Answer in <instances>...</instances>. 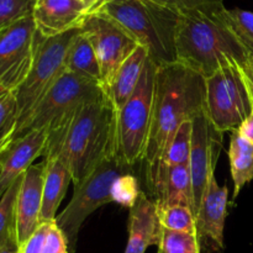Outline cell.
I'll return each mask as SVG.
<instances>
[{
  "instance_id": "obj_1",
  "label": "cell",
  "mask_w": 253,
  "mask_h": 253,
  "mask_svg": "<svg viewBox=\"0 0 253 253\" xmlns=\"http://www.w3.org/2000/svg\"><path fill=\"white\" fill-rule=\"evenodd\" d=\"M204 109V77L179 62L157 66L152 121L143 157L151 190L161 160L178 128Z\"/></svg>"
},
{
  "instance_id": "obj_2",
  "label": "cell",
  "mask_w": 253,
  "mask_h": 253,
  "mask_svg": "<svg viewBox=\"0 0 253 253\" xmlns=\"http://www.w3.org/2000/svg\"><path fill=\"white\" fill-rule=\"evenodd\" d=\"M174 44L177 62L204 78L251 56L230 27L222 2L179 11Z\"/></svg>"
},
{
  "instance_id": "obj_3",
  "label": "cell",
  "mask_w": 253,
  "mask_h": 253,
  "mask_svg": "<svg viewBox=\"0 0 253 253\" xmlns=\"http://www.w3.org/2000/svg\"><path fill=\"white\" fill-rule=\"evenodd\" d=\"M116 113L115 105L105 93L86 103L48 157H58L66 165L74 185L103 161L116 156Z\"/></svg>"
},
{
  "instance_id": "obj_4",
  "label": "cell",
  "mask_w": 253,
  "mask_h": 253,
  "mask_svg": "<svg viewBox=\"0 0 253 253\" xmlns=\"http://www.w3.org/2000/svg\"><path fill=\"white\" fill-rule=\"evenodd\" d=\"M94 11L118 22L147 49L156 66L177 62L174 40L179 11L150 0H99Z\"/></svg>"
},
{
  "instance_id": "obj_5",
  "label": "cell",
  "mask_w": 253,
  "mask_h": 253,
  "mask_svg": "<svg viewBox=\"0 0 253 253\" xmlns=\"http://www.w3.org/2000/svg\"><path fill=\"white\" fill-rule=\"evenodd\" d=\"M104 93L105 91L99 83L66 71L37 104L26 121L15 131L14 140L32 130L43 128L48 132L43 157H51L78 111Z\"/></svg>"
},
{
  "instance_id": "obj_6",
  "label": "cell",
  "mask_w": 253,
  "mask_h": 253,
  "mask_svg": "<svg viewBox=\"0 0 253 253\" xmlns=\"http://www.w3.org/2000/svg\"><path fill=\"white\" fill-rule=\"evenodd\" d=\"M157 66L147 59L136 90L116 113V157L132 167L143 161L151 121Z\"/></svg>"
},
{
  "instance_id": "obj_7",
  "label": "cell",
  "mask_w": 253,
  "mask_h": 253,
  "mask_svg": "<svg viewBox=\"0 0 253 253\" xmlns=\"http://www.w3.org/2000/svg\"><path fill=\"white\" fill-rule=\"evenodd\" d=\"M79 30L54 37H43L37 31L36 52L31 69L21 85L12 91L17 105L16 130L66 72L67 53Z\"/></svg>"
},
{
  "instance_id": "obj_8",
  "label": "cell",
  "mask_w": 253,
  "mask_h": 253,
  "mask_svg": "<svg viewBox=\"0 0 253 253\" xmlns=\"http://www.w3.org/2000/svg\"><path fill=\"white\" fill-rule=\"evenodd\" d=\"M131 168L115 156L103 161L81 183L74 185L71 202L56 217L57 225L67 237L68 246H74L79 230L89 215L103 205L113 203L110 194L113 183L120 175L130 173Z\"/></svg>"
},
{
  "instance_id": "obj_9",
  "label": "cell",
  "mask_w": 253,
  "mask_h": 253,
  "mask_svg": "<svg viewBox=\"0 0 253 253\" xmlns=\"http://www.w3.org/2000/svg\"><path fill=\"white\" fill-rule=\"evenodd\" d=\"M205 109L219 132L236 131L252 114V103L236 63L205 78Z\"/></svg>"
},
{
  "instance_id": "obj_10",
  "label": "cell",
  "mask_w": 253,
  "mask_h": 253,
  "mask_svg": "<svg viewBox=\"0 0 253 253\" xmlns=\"http://www.w3.org/2000/svg\"><path fill=\"white\" fill-rule=\"evenodd\" d=\"M93 46L101 71V86L105 90L119 67L140 44L126 30L106 15L93 11L81 26Z\"/></svg>"
},
{
  "instance_id": "obj_11",
  "label": "cell",
  "mask_w": 253,
  "mask_h": 253,
  "mask_svg": "<svg viewBox=\"0 0 253 253\" xmlns=\"http://www.w3.org/2000/svg\"><path fill=\"white\" fill-rule=\"evenodd\" d=\"M37 43L32 15L0 32V86L15 91L31 69Z\"/></svg>"
},
{
  "instance_id": "obj_12",
  "label": "cell",
  "mask_w": 253,
  "mask_h": 253,
  "mask_svg": "<svg viewBox=\"0 0 253 253\" xmlns=\"http://www.w3.org/2000/svg\"><path fill=\"white\" fill-rule=\"evenodd\" d=\"M192 150H190L189 168L193 183L195 209H199L203 194L210 177L215 174L219 148L221 146V132L210 123L207 109L200 111L192 120Z\"/></svg>"
},
{
  "instance_id": "obj_13",
  "label": "cell",
  "mask_w": 253,
  "mask_h": 253,
  "mask_svg": "<svg viewBox=\"0 0 253 253\" xmlns=\"http://www.w3.org/2000/svg\"><path fill=\"white\" fill-rule=\"evenodd\" d=\"M99 0H37L32 17L39 34L54 37L81 29Z\"/></svg>"
},
{
  "instance_id": "obj_14",
  "label": "cell",
  "mask_w": 253,
  "mask_h": 253,
  "mask_svg": "<svg viewBox=\"0 0 253 253\" xmlns=\"http://www.w3.org/2000/svg\"><path fill=\"white\" fill-rule=\"evenodd\" d=\"M46 162L32 165L22 175L16 202V232L20 246L41 225L42 190Z\"/></svg>"
},
{
  "instance_id": "obj_15",
  "label": "cell",
  "mask_w": 253,
  "mask_h": 253,
  "mask_svg": "<svg viewBox=\"0 0 253 253\" xmlns=\"http://www.w3.org/2000/svg\"><path fill=\"white\" fill-rule=\"evenodd\" d=\"M48 132L43 128L32 130L11 142L1 160L0 170V199L6 190L24 175L39 156H43Z\"/></svg>"
},
{
  "instance_id": "obj_16",
  "label": "cell",
  "mask_w": 253,
  "mask_h": 253,
  "mask_svg": "<svg viewBox=\"0 0 253 253\" xmlns=\"http://www.w3.org/2000/svg\"><path fill=\"white\" fill-rule=\"evenodd\" d=\"M229 205V188L220 187L215 174L210 177L197 212V236L210 240L216 249H224L225 220Z\"/></svg>"
},
{
  "instance_id": "obj_17",
  "label": "cell",
  "mask_w": 253,
  "mask_h": 253,
  "mask_svg": "<svg viewBox=\"0 0 253 253\" xmlns=\"http://www.w3.org/2000/svg\"><path fill=\"white\" fill-rule=\"evenodd\" d=\"M162 230L156 203L142 192L130 208L128 241L125 253H145L150 246H158Z\"/></svg>"
},
{
  "instance_id": "obj_18",
  "label": "cell",
  "mask_w": 253,
  "mask_h": 253,
  "mask_svg": "<svg viewBox=\"0 0 253 253\" xmlns=\"http://www.w3.org/2000/svg\"><path fill=\"white\" fill-rule=\"evenodd\" d=\"M148 58L150 56L147 49L142 46H138L119 67L111 83L104 90L111 99L116 110L123 108L136 90Z\"/></svg>"
},
{
  "instance_id": "obj_19",
  "label": "cell",
  "mask_w": 253,
  "mask_h": 253,
  "mask_svg": "<svg viewBox=\"0 0 253 253\" xmlns=\"http://www.w3.org/2000/svg\"><path fill=\"white\" fill-rule=\"evenodd\" d=\"M44 168L43 190H42V222L54 221L57 217V210L66 195L69 183L72 182V174L63 162L58 157L46 158Z\"/></svg>"
},
{
  "instance_id": "obj_20",
  "label": "cell",
  "mask_w": 253,
  "mask_h": 253,
  "mask_svg": "<svg viewBox=\"0 0 253 253\" xmlns=\"http://www.w3.org/2000/svg\"><path fill=\"white\" fill-rule=\"evenodd\" d=\"M155 203L158 207L184 205L190 208L197 216L189 165L175 166L168 170L162 198Z\"/></svg>"
},
{
  "instance_id": "obj_21",
  "label": "cell",
  "mask_w": 253,
  "mask_h": 253,
  "mask_svg": "<svg viewBox=\"0 0 253 253\" xmlns=\"http://www.w3.org/2000/svg\"><path fill=\"white\" fill-rule=\"evenodd\" d=\"M66 71L83 78L93 81L101 85V71L93 46L85 35L79 30L68 49L66 59Z\"/></svg>"
},
{
  "instance_id": "obj_22",
  "label": "cell",
  "mask_w": 253,
  "mask_h": 253,
  "mask_svg": "<svg viewBox=\"0 0 253 253\" xmlns=\"http://www.w3.org/2000/svg\"><path fill=\"white\" fill-rule=\"evenodd\" d=\"M230 169L234 180V200L247 183L253 180V145L232 131L229 147Z\"/></svg>"
},
{
  "instance_id": "obj_23",
  "label": "cell",
  "mask_w": 253,
  "mask_h": 253,
  "mask_svg": "<svg viewBox=\"0 0 253 253\" xmlns=\"http://www.w3.org/2000/svg\"><path fill=\"white\" fill-rule=\"evenodd\" d=\"M22 177H20L0 199V245L9 240L17 239L16 202Z\"/></svg>"
},
{
  "instance_id": "obj_24",
  "label": "cell",
  "mask_w": 253,
  "mask_h": 253,
  "mask_svg": "<svg viewBox=\"0 0 253 253\" xmlns=\"http://www.w3.org/2000/svg\"><path fill=\"white\" fill-rule=\"evenodd\" d=\"M157 207L161 225L172 231L197 234V217L190 208L184 205Z\"/></svg>"
},
{
  "instance_id": "obj_25",
  "label": "cell",
  "mask_w": 253,
  "mask_h": 253,
  "mask_svg": "<svg viewBox=\"0 0 253 253\" xmlns=\"http://www.w3.org/2000/svg\"><path fill=\"white\" fill-rule=\"evenodd\" d=\"M158 253H200L197 234L172 231L163 227Z\"/></svg>"
},
{
  "instance_id": "obj_26",
  "label": "cell",
  "mask_w": 253,
  "mask_h": 253,
  "mask_svg": "<svg viewBox=\"0 0 253 253\" xmlns=\"http://www.w3.org/2000/svg\"><path fill=\"white\" fill-rule=\"evenodd\" d=\"M226 19L239 41L253 54V12L240 7L226 9Z\"/></svg>"
},
{
  "instance_id": "obj_27",
  "label": "cell",
  "mask_w": 253,
  "mask_h": 253,
  "mask_svg": "<svg viewBox=\"0 0 253 253\" xmlns=\"http://www.w3.org/2000/svg\"><path fill=\"white\" fill-rule=\"evenodd\" d=\"M141 193L142 192L138 185L137 178L133 177L132 173L130 172L116 178L111 187L110 194L113 202L130 209L135 204Z\"/></svg>"
},
{
  "instance_id": "obj_28",
  "label": "cell",
  "mask_w": 253,
  "mask_h": 253,
  "mask_svg": "<svg viewBox=\"0 0 253 253\" xmlns=\"http://www.w3.org/2000/svg\"><path fill=\"white\" fill-rule=\"evenodd\" d=\"M34 0H0V32L32 15Z\"/></svg>"
},
{
  "instance_id": "obj_29",
  "label": "cell",
  "mask_w": 253,
  "mask_h": 253,
  "mask_svg": "<svg viewBox=\"0 0 253 253\" xmlns=\"http://www.w3.org/2000/svg\"><path fill=\"white\" fill-rule=\"evenodd\" d=\"M42 253H68V241L56 220L49 224Z\"/></svg>"
},
{
  "instance_id": "obj_30",
  "label": "cell",
  "mask_w": 253,
  "mask_h": 253,
  "mask_svg": "<svg viewBox=\"0 0 253 253\" xmlns=\"http://www.w3.org/2000/svg\"><path fill=\"white\" fill-rule=\"evenodd\" d=\"M51 222L52 221L42 222L40 225L39 229L34 232V235L20 246L21 253H42L44 239H46L47 231H48V227Z\"/></svg>"
},
{
  "instance_id": "obj_31",
  "label": "cell",
  "mask_w": 253,
  "mask_h": 253,
  "mask_svg": "<svg viewBox=\"0 0 253 253\" xmlns=\"http://www.w3.org/2000/svg\"><path fill=\"white\" fill-rule=\"evenodd\" d=\"M150 1L168 7V9L175 10V11H182V10L195 9V7L205 6V5L222 2V0H150Z\"/></svg>"
},
{
  "instance_id": "obj_32",
  "label": "cell",
  "mask_w": 253,
  "mask_h": 253,
  "mask_svg": "<svg viewBox=\"0 0 253 253\" xmlns=\"http://www.w3.org/2000/svg\"><path fill=\"white\" fill-rule=\"evenodd\" d=\"M237 66H239L240 73H241L242 79H244V83L246 85V89L249 91L250 99H251V103L253 105V54H251L241 64H237Z\"/></svg>"
},
{
  "instance_id": "obj_33",
  "label": "cell",
  "mask_w": 253,
  "mask_h": 253,
  "mask_svg": "<svg viewBox=\"0 0 253 253\" xmlns=\"http://www.w3.org/2000/svg\"><path fill=\"white\" fill-rule=\"evenodd\" d=\"M236 131L242 138L253 145V113L241 124V126Z\"/></svg>"
},
{
  "instance_id": "obj_34",
  "label": "cell",
  "mask_w": 253,
  "mask_h": 253,
  "mask_svg": "<svg viewBox=\"0 0 253 253\" xmlns=\"http://www.w3.org/2000/svg\"><path fill=\"white\" fill-rule=\"evenodd\" d=\"M14 133H15V127H11L9 128V130L4 131V132L0 135V170H1L2 155H4L5 151L9 148V146L11 145V142L14 141Z\"/></svg>"
},
{
  "instance_id": "obj_35",
  "label": "cell",
  "mask_w": 253,
  "mask_h": 253,
  "mask_svg": "<svg viewBox=\"0 0 253 253\" xmlns=\"http://www.w3.org/2000/svg\"><path fill=\"white\" fill-rule=\"evenodd\" d=\"M0 253H21V250H20V244L17 241V239L9 240L5 244L0 245Z\"/></svg>"
},
{
  "instance_id": "obj_36",
  "label": "cell",
  "mask_w": 253,
  "mask_h": 253,
  "mask_svg": "<svg viewBox=\"0 0 253 253\" xmlns=\"http://www.w3.org/2000/svg\"><path fill=\"white\" fill-rule=\"evenodd\" d=\"M7 93H11V91H7L6 89H4V88H2V86H0V99H1L2 96L6 95Z\"/></svg>"
},
{
  "instance_id": "obj_37",
  "label": "cell",
  "mask_w": 253,
  "mask_h": 253,
  "mask_svg": "<svg viewBox=\"0 0 253 253\" xmlns=\"http://www.w3.org/2000/svg\"><path fill=\"white\" fill-rule=\"evenodd\" d=\"M252 113H253V105H252Z\"/></svg>"
},
{
  "instance_id": "obj_38",
  "label": "cell",
  "mask_w": 253,
  "mask_h": 253,
  "mask_svg": "<svg viewBox=\"0 0 253 253\" xmlns=\"http://www.w3.org/2000/svg\"><path fill=\"white\" fill-rule=\"evenodd\" d=\"M34 1H37V0H34Z\"/></svg>"
},
{
  "instance_id": "obj_39",
  "label": "cell",
  "mask_w": 253,
  "mask_h": 253,
  "mask_svg": "<svg viewBox=\"0 0 253 253\" xmlns=\"http://www.w3.org/2000/svg\"><path fill=\"white\" fill-rule=\"evenodd\" d=\"M222 1H224V0H222Z\"/></svg>"
}]
</instances>
